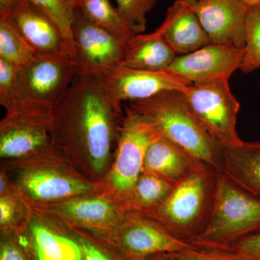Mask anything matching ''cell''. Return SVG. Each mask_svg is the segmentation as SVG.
Instances as JSON below:
<instances>
[{"mask_svg":"<svg viewBox=\"0 0 260 260\" xmlns=\"http://www.w3.org/2000/svg\"><path fill=\"white\" fill-rule=\"evenodd\" d=\"M51 145L99 182L112 164L124 113L99 75L78 74L53 106Z\"/></svg>","mask_w":260,"mask_h":260,"instance_id":"6da1fadb","label":"cell"},{"mask_svg":"<svg viewBox=\"0 0 260 260\" xmlns=\"http://www.w3.org/2000/svg\"><path fill=\"white\" fill-rule=\"evenodd\" d=\"M1 169L29 205L49 204L98 192L97 184L51 145L28 158L5 160Z\"/></svg>","mask_w":260,"mask_h":260,"instance_id":"7a4b0ae2","label":"cell"},{"mask_svg":"<svg viewBox=\"0 0 260 260\" xmlns=\"http://www.w3.org/2000/svg\"><path fill=\"white\" fill-rule=\"evenodd\" d=\"M132 109L150 121L160 134L187 153L221 173L224 147L200 124L186 104L181 90H169L141 102L129 103Z\"/></svg>","mask_w":260,"mask_h":260,"instance_id":"3957f363","label":"cell"},{"mask_svg":"<svg viewBox=\"0 0 260 260\" xmlns=\"http://www.w3.org/2000/svg\"><path fill=\"white\" fill-rule=\"evenodd\" d=\"M160 136L150 121L126 107L112 164L97 183L98 192L115 202L125 213L129 211L147 150Z\"/></svg>","mask_w":260,"mask_h":260,"instance_id":"277c9868","label":"cell"},{"mask_svg":"<svg viewBox=\"0 0 260 260\" xmlns=\"http://www.w3.org/2000/svg\"><path fill=\"white\" fill-rule=\"evenodd\" d=\"M259 232L260 199L218 173L209 218L191 244L200 249L220 250Z\"/></svg>","mask_w":260,"mask_h":260,"instance_id":"5b68a950","label":"cell"},{"mask_svg":"<svg viewBox=\"0 0 260 260\" xmlns=\"http://www.w3.org/2000/svg\"><path fill=\"white\" fill-rule=\"evenodd\" d=\"M218 174L209 167L197 171L174 186L164 204L144 215L190 242L203 232L209 218Z\"/></svg>","mask_w":260,"mask_h":260,"instance_id":"8992f818","label":"cell"},{"mask_svg":"<svg viewBox=\"0 0 260 260\" xmlns=\"http://www.w3.org/2000/svg\"><path fill=\"white\" fill-rule=\"evenodd\" d=\"M78 74L74 59L67 54H37L19 67L14 100L8 111L15 108L52 110Z\"/></svg>","mask_w":260,"mask_h":260,"instance_id":"52a82bcc","label":"cell"},{"mask_svg":"<svg viewBox=\"0 0 260 260\" xmlns=\"http://www.w3.org/2000/svg\"><path fill=\"white\" fill-rule=\"evenodd\" d=\"M93 234L110 243L127 260H145L160 253H177L197 248L153 218L138 212H126L115 226Z\"/></svg>","mask_w":260,"mask_h":260,"instance_id":"ba28073f","label":"cell"},{"mask_svg":"<svg viewBox=\"0 0 260 260\" xmlns=\"http://www.w3.org/2000/svg\"><path fill=\"white\" fill-rule=\"evenodd\" d=\"M183 93L191 112L215 141L223 147L242 143L237 131L240 104L229 80L191 84Z\"/></svg>","mask_w":260,"mask_h":260,"instance_id":"9c48e42d","label":"cell"},{"mask_svg":"<svg viewBox=\"0 0 260 260\" xmlns=\"http://www.w3.org/2000/svg\"><path fill=\"white\" fill-rule=\"evenodd\" d=\"M51 111L16 108L6 112L0 121L2 161L28 158L50 146Z\"/></svg>","mask_w":260,"mask_h":260,"instance_id":"30bf717a","label":"cell"},{"mask_svg":"<svg viewBox=\"0 0 260 260\" xmlns=\"http://www.w3.org/2000/svg\"><path fill=\"white\" fill-rule=\"evenodd\" d=\"M72 40L78 74L100 75L120 64L124 43L92 23L78 7L74 9Z\"/></svg>","mask_w":260,"mask_h":260,"instance_id":"8fae6325","label":"cell"},{"mask_svg":"<svg viewBox=\"0 0 260 260\" xmlns=\"http://www.w3.org/2000/svg\"><path fill=\"white\" fill-rule=\"evenodd\" d=\"M102 83L116 102L147 100L169 90H183L191 83L169 70L148 71L114 65L99 75Z\"/></svg>","mask_w":260,"mask_h":260,"instance_id":"7c38bea8","label":"cell"},{"mask_svg":"<svg viewBox=\"0 0 260 260\" xmlns=\"http://www.w3.org/2000/svg\"><path fill=\"white\" fill-rule=\"evenodd\" d=\"M28 205L70 226L93 233L105 232L115 226L125 213L115 202L99 192L49 204Z\"/></svg>","mask_w":260,"mask_h":260,"instance_id":"4fadbf2b","label":"cell"},{"mask_svg":"<svg viewBox=\"0 0 260 260\" xmlns=\"http://www.w3.org/2000/svg\"><path fill=\"white\" fill-rule=\"evenodd\" d=\"M30 208L28 218L19 230L32 259L82 260L79 244L69 225Z\"/></svg>","mask_w":260,"mask_h":260,"instance_id":"5bb4252c","label":"cell"},{"mask_svg":"<svg viewBox=\"0 0 260 260\" xmlns=\"http://www.w3.org/2000/svg\"><path fill=\"white\" fill-rule=\"evenodd\" d=\"M244 48L209 44L176 57L169 71L191 84L229 80L240 69Z\"/></svg>","mask_w":260,"mask_h":260,"instance_id":"9a60e30c","label":"cell"},{"mask_svg":"<svg viewBox=\"0 0 260 260\" xmlns=\"http://www.w3.org/2000/svg\"><path fill=\"white\" fill-rule=\"evenodd\" d=\"M191 5L210 44L244 48L249 8L243 0H203Z\"/></svg>","mask_w":260,"mask_h":260,"instance_id":"2e32d148","label":"cell"},{"mask_svg":"<svg viewBox=\"0 0 260 260\" xmlns=\"http://www.w3.org/2000/svg\"><path fill=\"white\" fill-rule=\"evenodd\" d=\"M4 19L37 54H64L70 56L60 29L28 0H20Z\"/></svg>","mask_w":260,"mask_h":260,"instance_id":"e0dca14e","label":"cell"},{"mask_svg":"<svg viewBox=\"0 0 260 260\" xmlns=\"http://www.w3.org/2000/svg\"><path fill=\"white\" fill-rule=\"evenodd\" d=\"M156 30L178 56L189 54L210 44L191 5L180 0L168 9L164 23Z\"/></svg>","mask_w":260,"mask_h":260,"instance_id":"ac0fdd59","label":"cell"},{"mask_svg":"<svg viewBox=\"0 0 260 260\" xmlns=\"http://www.w3.org/2000/svg\"><path fill=\"white\" fill-rule=\"evenodd\" d=\"M206 167H208L161 135L147 150L143 172L177 185L193 173Z\"/></svg>","mask_w":260,"mask_h":260,"instance_id":"d6986e66","label":"cell"},{"mask_svg":"<svg viewBox=\"0 0 260 260\" xmlns=\"http://www.w3.org/2000/svg\"><path fill=\"white\" fill-rule=\"evenodd\" d=\"M177 56L156 30L149 34H135L126 41L120 64L133 69L164 71Z\"/></svg>","mask_w":260,"mask_h":260,"instance_id":"ffe728a7","label":"cell"},{"mask_svg":"<svg viewBox=\"0 0 260 260\" xmlns=\"http://www.w3.org/2000/svg\"><path fill=\"white\" fill-rule=\"evenodd\" d=\"M220 174L260 199V141H242L237 146L224 147Z\"/></svg>","mask_w":260,"mask_h":260,"instance_id":"44dd1931","label":"cell"},{"mask_svg":"<svg viewBox=\"0 0 260 260\" xmlns=\"http://www.w3.org/2000/svg\"><path fill=\"white\" fill-rule=\"evenodd\" d=\"M174 186L162 178L143 172L135 185L128 212L146 214L157 209L167 200Z\"/></svg>","mask_w":260,"mask_h":260,"instance_id":"7402d4cb","label":"cell"},{"mask_svg":"<svg viewBox=\"0 0 260 260\" xmlns=\"http://www.w3.org/2000/svg\"><path fill=\"white\" fill-rule=\"evenodd\" d=\"M77 7L92 23L123 43L135 34L111 4L110 0H81Z\"/></svg>","mask_w":260,"mask_h":260,"instance_id":"603a6c76","label":"cell"},{"mask_svg":"<svg viewBox=\"0 0 260 260\" xmlns=\"http://www.w3.org/2000/svg\"><path fill=\"white\" fill-rule=\"evenodd\" d=\"M37 53L8 22L0 18V58L18 67L31 61Z\"/></svg>","mask_w":260,"mask_h":260,"instance_id":"cb8c5ba5","label":"cell"},{"mask_svg":"<svg viewBox=\"0 0 260 260\" xmlns=\"http://www.w3.org/2000/svg\"><path fill=\"white\" fill-rule=\"evenodd\" d=\"M30 208L13 185L0 194V232L19 230L28 218Z\"/></svg>","mask_w":260,"mask_h":260,"instance_id":"d4e9b609","label":"cell"},{"mask_svg":"<svg viewBox=\"0 0 260 260\" xmlns=\"http://www.w3.org/2000/svg\"><path fill=\"white\" fill-rule=\"evenodd\" d=\"M34 6L49 17L60 29L64 38L70 56L75 60L74 48L72 40V27L74 21V10L64 0H28Z\"/></svg>","mask_w":260,"mask_h":260,"instance_id":"484cf974","label":"cell"},{"mask_svg":"<svg viewBox=\"0 0 260 260\" xmlns=\"http://www.w3.org/2000/svg\"><path fill=\"white\" fill-rule=\"evenodd\" d=\"M69 226L79 244L82 260H127L110 243L96 234Z\"/></svg>","mask_w":260,"mask_h":260,"instance_id":"4316f807","label":"cell"},{"mask_svg":"<svg viewBox=\"0 0 260 260\" xmlns=\"http://www.w3.org/2000/svg\"><path fill=\"white\" fill-rule=\"evenodd\" d=\"M244 54L240 70L249 73L260 68V9L249 8L246 18Z\"/></svg>","mask_w":260,"mask_h":260,"instance_id":"83f0119b","label":"cell"},{"mask_svg":"<svg viewBox=\"0 0 260 260\" xmlns=\"http://www.w3.org/2000/svg\"><path fill=\"white\" fill-rule=\"evenodd\" d=\"M116 10L121 18L135 34H143L146 29L147 15L157 0H116Z\"/></svg>","mask_w":260,"mask_h":260,"instance_id":"f1b7e54d","label":"cell"},{"mask_svg":"<svg viewBox=\"0 0 260 260\" xmlns=\"http://www.w3.org/2000/svg\"><path fill=\"white\" fill-rule=\"evenodd\" d=\"M0 260H34L20 230L0 232Z\"/></svg>","mask_w":260,"mask_h":260,"instance_id":"f546056e","label":"cell"},{"mask_svg":"<svg viewBox=\"0 0 260 260\" xmlns=\"http://www.w3.org/2000/svg\"><path fill=\"white\" fill-rule=\"evenodd\" d=\"M218 251L232 260H260V232L243 238Z\"/></svg>","mask_w":260,"mask_h":260,"instance_id":"4dcf8cb0","label":"cell"},{"mask_svg":"<svg viewBox=\"0 0 260 260\" xmlns=\"http://www.w3.org/2000/svg\"><path fill=\"white\" fill-rule=\"evenodd\" d=\"M18 68L0 58V104L5 111L13 105Z\"/></svg>","mask_w":260,"mask_h":260,"instance_id":"1f68e13d","label":"cell"},{"mask_svg":"<svg viewBox=\"0 0 260 260\" xmlns=\"http://www.w3.org/2000/svg\"><path fill=\"white\" fill-rule=\"evenodd\" d=\"M174 254L177 260H232L222 251L207 250L198 247L174 253Z\"/></svg>","mask_w":260,"mask_h":260,"instance_id":"d6a6232c","label":"cell"},{"mask_svg":"<svg viewBox=\"0 0 260 260\" xmlns=\"http://www.w3.org/2000/svg\"><path fill=\"white\" fill-rule=\"evenodd\" d=\"M20 0H0V18H7Z\"/></svg>","mask_w":260,"mask_h":260,"instance_id":"836d02e7","label":"cell"},{"mask_svg":"<svg viewBox=\"0 0 260 260\" xmlns=\"http://www.w3.org/2000/svg\"><path fill=\"white\" fill-rule=\"evenodd\" d=\"M145 260H177L174 253H160L149 256Z\"/></svg>","mask_w":260,"mask_h":260,"instance_id":"e575fe53","label":"cell"},{"mask_svg":"<svg viewBox=\"0 0 260 260\" xmlns=\"http://www.w3.org/2000/svg\"><path fill=\"white\" fill-rule=\"evenodd\" d=\"M248 8L252 6H256L260 3V0H243Z\"/></svg>","mask_w":260,"mask_h":260,"instance_id":"d590c367","label":"cell"},{"mask_svg":"<svg viewBox=\"0 0 260 260\" xmlns=\"http://www.w3.org/2000/svg\"><path fill=\"white\" fill-rule=\"evenodd\" d=\"M64 1L67 4L69 5L70 7H71L72 8L74 9L75 7L78 6L81 0H64Z\"/></svg>","mask_w":260,"mask_h":260,"instance_id":"8d00e7d4","label":"cell"},{"mask_svg":"<svg viewBox=\"0 0 260 260\" xmlns=\"http://www.w3.org/2000/svg\"><path fill=\"white\" fill-rule=\"evenodd\" d=\"M184 3H188V4H194V3H198V2L203 1V0H180Z\"/></svg>","mask_w":260,"mask_h":260,"instance_id":"74e56055","label":"cell"},{"mask_svg":"<svg viewBox=\"0 0 260 260\" xmlns=\"http://www.w3.org/2000/svg\"><path fill=\"white\" fill-rule=\"evenodd\" d=\"M256 6H257V7H258V8H259V9H260V3H259V4H258L257 5H256Z\"/></svg>","mask_w":260,"mask_h":260,"instance_id":"f35d334b","label":"cell"}]
</instances>
